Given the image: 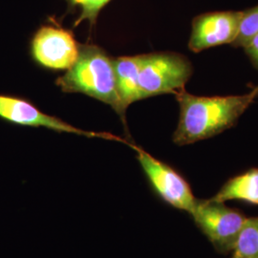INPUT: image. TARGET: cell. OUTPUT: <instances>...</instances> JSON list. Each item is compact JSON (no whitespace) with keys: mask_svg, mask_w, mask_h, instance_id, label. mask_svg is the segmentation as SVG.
<instances>
[{"mask_svg":"<svg viewBox=\"0 0 258 258\" xmlns=\"http://www.w3.org/2000/svg\"><path fill=\"white\" fill-rule=\"evenodd\" d=\"M174 95L180 117L172 140L178 146L191 145L231 128L258 97L255 88L238 96L201 97L184 89Z\"/></svg>","mask_w":258,"mask_h":258,"instance_id":"6da1fadb","label":"cell"},{"mask_svg":"<svg viewBox=\"0 0 258 258\" xmlns=\"http://www.w3.org/2000/svg\"><path fill=\"white\" fill-rule=\"evenodd\" d=\"M55 83L63 92L82 93L108 104L126 127V111L117 91L113 58L101 47L80 44L76 62Z\"/></svg>","mask_w":258,"mask_h":258,"instance_id":"7a4b0ae2","label":"cell"},{"mask_svg":"<svg viewBox=\"0 0 258 258\" xmlns=\"http://www.w3.org/2000/svg\"><path fill=\"white\" fill-rule=\"evenodd\" d=\"M194 73L188 58L174 52H155L142 55L139 71L140 99L184 89Z\"/></svg>","mask_w":258,"mask_h":258,"instance_id":"3957f363","label":"cell"},{"mask_svg":"<svg viewBox=\"0 0 258 258\" xmlns=\"http://www.w3.org/2000/svg\"><path fill=\"white\" fill-rule=\"evenodd\" d=\"M215 249L221 253L232 252L247 217L225 203L210 199H197L189 213Z\"/></svg>","mask_w":258,"mask_h":258,"instance_id":"277c9868","label":"cell"},{"mask_svg":"<svg viewBox=\"0 0 258 258\" xmlns=\"http://www.w3.org/2000/svg\"><path fill=\"white\" fill-rule=\"evenodd\" d=\"M129 147L136 152L139 164L157 196L174 209L188 214L192 212L197 198L184 177L173 167L150 155L133 142Z\"/></svg>","mask_w":258,"mask_h":258,"instance_id":"5b68a950","label":"cell"},{"mask_svg":"<svg viewBox=\"0 0 258 258\" xmlns=\"http://www.w3.org/2000/svg\"><path fill=\"white\" fill-rule=\"evenodd\" d=\"M0 120L12 124L28 127H44L56 132H66L88 138H102L117 141L129 146L130 142L110 133L91 132L77 128L63 120L43 113L32 102L15 95L0 94Z\"/></svg>","mask_w":258,"mask_h":258,"instance_id":"8992f818","label":"cell"},{"mask_svg":"<svg viewBox=\"0 0 258 258\" xmlns=\"http://www.w3.org/2000/svg\"><path fill=\"white\" fill-rule=\"evenodd\" d=\"M79 46L70 31L47 25L34 35L30 52L37 64L48 69L68 70L78 58Z\"/></svg>","mask_w":258,"mask_h":258,"instance_id":"52a82bcc","label":"cell"},{"mask_svg":"<svg viewBox=\"0 0 258 258\" xmlns=\"http://www.w3.org/2000/svg\"><path fill=\"white\" fill-rule=\"evenodd\" d=\"M243 11L206 13L192 21L188 48L200 53L212 47L231 44L237 37Z\"/></svg>","mask_w":258,"mask_h":258,"instance_id":"ba28073f","label":"cell"},{"mask_svg":"<svg viewBox=\"0 0 258 258\" xmlns=\"http://www.w3.org/2000/svg\"><path fill=\"white\" fill-rule=\"evenodd\" d=\"M142 55L120 56L113 59L117 91L124 110L140 99L139 71Z\"/></svg>","mask_w":258,"mask_h":258,"instance_id":"9c48e42d","label":"cell"},{"mask_svg":"<svg viewBox=\"0 0 258 258\" xmlns=\"http://www.w3.org/2000/svg\"><path fill=\"white\" fill-rule=\"evenodd\" d=\"M211 199L222 203L238 200L258 206L257 167L250 168L244 173L229 179Z\"/></svg>","mask_w":258,"mask_h":258,"instance_id":"30bf717a","label":"cell"},{"mask_svg":"<svg viewBox=\"0 0 258 258\" xmlns=\"http://www.w3.org/2000/svg\"><path fill=\"white\" fill-rule=\"evenodd\" d=\"M232 253L231 258H258V216L246 219Z\"/></svg>","mask_w":258,"mask_h":258,"instance_id":"8fae6325","label":"cell"},{"mask_svg":"<svg viewBox=\"0 0 258 258\" xmlns=\"http://www.w3.org/2000/svg\"><path fill=\"white\" fill-rule=\"evenodd\" d=\"M256 35H258V6L243 11L238 34L231 45L243 48Z\"/></svg>","mask_w":258,"mask_h":258,"instance_id":"7c38bea8","label":"cell"},{"mask_svg":"<svg viewBox=\"0 0 258 258\" xmlns=\"http://www.w3.org/2000/svg\"><path fill=\"white\" fill-rule=\"evenodd\" d=\"M111 0H68L71 7H79L81 15L75 22V27L84 20H87L93 27L97 21L98 16L102 8H104Z\"/></svg>","mask_w":258,"mask_h":258,"instance_id":"4fadbf2b","label":"cell"},{"mask_svg":"<svg viewBox=\"0 0 258 258\" xmlns=\"http://www.w3.org/2000/svg\"><path fill=\"white\" fill-rule=\"evenodd\" d=\"M243 49L249 56L251 63L258 69V35L252 37L249 42L243 47Z\"/></svg>","mask_w":258,"mask_h":258,"instance_id":"5bb4252c","label":"cell"},{"mask_svg":"<svg viewBox=\"0 0 258 258\" xmlns=\"http://www.w3.org/2000/svg\"><path fill=\"white\" fill-rule=\"evenodd\" d=\"M254 88H255V90H256V92H257V95H258V85H257V86H255V87H254Z\"/></svg>","mask_w":258,"mask_h":258,"instance_id":"9a60e30c","label":"cell"}]
</instances>
